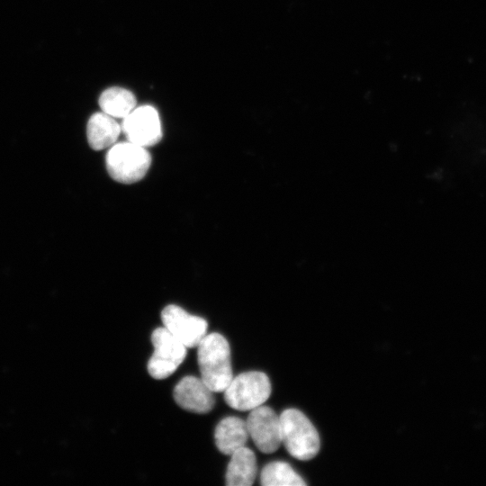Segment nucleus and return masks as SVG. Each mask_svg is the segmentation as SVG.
Listing matches in <instances>:
<instances>
[{
  "instance_id": "nucleus-11",
  "label": "nucleus",
  "mask_w": 486,
  "mask_h": 486,
  "mask_svg": "<svg viewBox=\"0 0 486 486\" xmlns=\"http://www.w3.org/2000/svg\"><path fill=\"white\" fill-rule=\"evenodd\" d=\"M248 437L246 421L238 417L224 418L218 423L214 432L217 448L227 455L245 446Z\"/></svg>"
},
{
  "instance_id": "nucleus-13",
  "label": "nucleus",
  "mask_w": 486,
  "mask_h": 486,
  "mask_svg": "<svg viewBox=\"0 0 486 486\" xmlns=\"http://www.w3.org/2000/svg\"><path fill=\"white\" fill-rule=\"evenodd\" d=\"M102 112L113 118L126 117L135 107L134 94L122 87L113 86L104 90L99 97Z\"/></svg>"
},
{
  "instance_id": "nucleus-1",
  "label": "nucleus",
  "mask_w": 486,
  "mask_h": 486,
  "mask_svg": "<svg viewBox=\"0 0 486 486\" xmlns=\"http://www.w3.org/2000/svg\"><path fill=\"white\" fill-rule=\"evenodd\" d=\"M201 379L213 392H223L233 378L230 348L220 333H210L197 346Z\"/></svg>"
},
{
  "instance_id": "nucleus-14",
  "label": "nucleus",
  "mask_w": 486,
  "mask_h": 486,
  "mask_svg": "<svg viewBox=\"0 0 486 486\" xmlns=\"http://www.w3.org/2000/svg\"><path fill=\"white\" fill-rule=\"evenodd\" d=\"M260 482L264 486L306 485V482L292 467L282 461L271 462L265 465L260 473Z\"/></svg>"
},
{
  "instance_id": "nucleus-3",
  "label": "nucleus",
  "mask_w": 486,
  "mask_h": 486,
  "mask_svg": "<svg viewBox=\"0 0 486 486\" xmlns=\"http://www.w3.org/2000/svg\"><path fill=\"white\" fill-rule=\"evenodd\" d=\"M106 168L112 179L122 184H132L147 174L151 157L146 148L130 141L112 145L107 152Z\"/></svg>"
},
{
  "instance_id": "nucleus-12",
  "label": "nucleus",
  "mask_w": 486,
  "mask_h": 486,
  "mask_svg": "<svg viewBox=\"0 0 486 486\" xmlns=\"http://www.w3.org/2000/svg\"><path fill=\"white\" fill-rule=\"evenodd\" d=\"M122 131L115 118L104 112L94 113L88 120L86 133L90 147L94 150L111 148Z\"/></svg>"
},
{
  "instance_id": "nucleus-9",
  "label": "nucleus",
  "mask_w": 486,
  "mask_h": 486,
  "mask_svg": "<svg viewBox=\"0 0 486 486\" xmlns=\"http://www.w3.org/2000/svg\"><path fill=\"white\" fill-rule=\"evenodd\" d=\"M175 401L184 410L199 414L211 411L215 404L213 392L198 377L182 378L174 389Z\"/></svg>"
},
{
  "instance_id": "nucleus-7",
  "label": "nucleus",
  "mask_w": 486,
  "mask_h": 486,
  "mask_svg": "<svg viewBox=\"0 0 486 486\" xmlns=\"http://www.w3.org/2000/svg\"><path fill=\"white\" fill-rule=\"evenodd\" d=\"M164 327L186 347H197L207 334V321L192 315L177 305L170 304L161 311Z\"/></svg>"
},
{
  "instance_id": "nucleus-5",
  "label": "nucleus",
  "mask_w": 486,
  "mask_h": 486,
  "mask_svg": "<svg viewBox=\"0 0 486 486\" xmlns=\"http://www.w3.org/2000/svg\"><path fill=\"white\" fill-rule=\"evenodd\" d=\"M151 342L154 351L148 362V372L157 380L167 378L184 360L187 347L165 327L154 329Z\"/></svg>"
},
{
  "instance_id": "nucleus-10",
  "label": "nucleus",
  "mask_w": 486,
  "mask_h": 486,
  "mask_svg": "<svg viewBox=\"0 0 486 486\" xmlns=\"http://www.w3.org/2000/svg\"><path fill=\"white\" fill-rule=\"evenodd\" d=\"M257 472L255 453L243 446L230 454L225 481L228 486H250Z\"/></svg>"
},
{
  "instance_id": "nucleus-6",
  "label": "nucleus",
  "mask_w": 486,
  "mask_h": 486,
  "mask_svg": "<svg viewBox=\"0 0 486 486\" xmlns=\"http://www.w3.org/2000/svg\"><path fill=\"white\" fill-rule=\"evenodd\" d=\"M121 127L127 140L144 148L156 145L162 138L158 112L150 105L135 107Z\"/></svg>"
},
{
  "instance_id": "nucleus-2",
  "label": "nucleus",
  "mask_w": 486,
  "mask_h": 486,
  "mask_svg": "<svg viewBox=\"0 0 486 486\" xmlns=\"http://www.w3.org/2000/svg\"><path fill=\"white\" fill-rule=\"evenodd\" d=\"M279 418L282 444L287 452L302 461L315 457L320 451V441L310 419L297 409L284 410Z\"/></svg>"
},
{
  "instance_id": "nucleus-8",
  "label": "nucleus",
  "mask_w": 486,
  "mask_h": 486,
  "mask_svg": "<svg viewBox=\"0 0 486 486\" xmlns=\"http://www.w3.org/2000/svg\"><path fill=\"white\" fill-rule=\"evenodd\" d=\"M248 436L265 454L275 452L282 444L279 416L268 406L251 410L246 420Z\"/></svg>"
},
{
  "instance_id": "nucleus-4",
  "label": "nucleus",
  "mask_w": 486,
  "mask_h": 486,
  "mask_svg": "<svg viewBox=\"0 0 486 486\" xmlns=\"http://www.w3.org/2000/svg\"><path fill=\"white\" fill-rule=\"evenodd\" d=\"M226 403L238 410H251L261 406L270 396L271 382L258 371L242 373L233 377L223 391Z\"/></svg>"
}]
</instances>
